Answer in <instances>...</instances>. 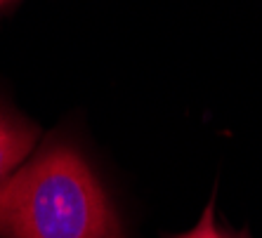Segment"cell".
Segmentation results:
<instances>
[{
    "mask_svg": "<svg viewBox=\"0 0 262 238\" xmlns=\"http://www.w3.org/2000/svg\"><path fill=\"white\" fill-rule=\"evenodd\" d=\"M0 238H123V231L85 158L55 144L0 184Z\"/></svg>",
    "mask_w": 262,
    "mask_h": 238,
    "instance_id": "obj_1",
    "label": "cell"
},
{
    "mask_svg": "<svg viewBox=\"0 0 262 238\" xmlns=\"http://www.w3.org/2000/svg\"><path fill=\"white\" fill-rule=\"evenodd\" d=\"M33 141H36V130L31 125L0 113V184L29 156Z\"/></svg>",
    "mask_w": 262,
    "mask_h": 238,
    "instance_id": "obj_2",
    "label": "cell"
},
{
    "mask_svg": "<svg viewBox=\"0 0 262 238\" xmlns=\"http://www.w3.org/2000/svg\"><path fill=\"white\" fill-rule=\"evenodd\" d=\"M180 238H227L222 231H217V226H215V217H213V203L206 208V212H203L201 222L191 229V231H187L184 236Z\"/></svg>",
    "mask_w": 262,
    "mask_h": 238,
    "instance_id": "obj_3",
    "label": "cell"
},
{
    "mask_svg": "<svg viewBox=\"0 0 262 238\" xmlns=\"http://www.w3.org/2000/svg\"><path fill=\"white\" fill-rule=\"evenodd\" d=\"M3 3H7V0H0V5H3Z\"/></svg>",
    "mask_w": 262,
    "mask_h": 238,
    "instance_id": "obj_4",
    "label": "cell"
}]
</instances>
